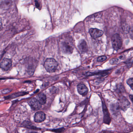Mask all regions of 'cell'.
<instances>
[{"instance_id": "10", "label": "cell", "mask_w": 133, "mask_h": 133, "mask_svg": "<svg viewBox=\"0 0 133 133\" xmlns=\"http://www.w3.org/2000/svg\"><path fill=\"white\" fill-rule=\"evenodd\" d=\"M37 100L41 104L44 105L46 101V96L43 93H41L38 95L37 96Z\"/></svg>"}, {"instance_id": "16", "label": "cell", "mask_w": 133, "mask_h": 133, "mask_svg": "<svg viewBox=\"0 0 133 133\" xmlns=\"http://www.w3.org/2000/svg\"><path fill=\"white\" fill-rule=\"evenodd\" d=\"M11 91H12L11 89H4L2 91V93L3 94H8L9 93V92H10Z\"/></svg>"}, {"instance_id": "6", "label": "cell", "mask_w": 133, "mask_h": 133, "mask_svg": "<svg viewBox=\"0 0 133 133\" xmlns=\"http://www.w3.org/2000/svg\"><path fill=\"white\" fill-rule=\"evenodd\" d=\"M89 32L91 36L94 38L100 37L103 35V34L102 31L96 28H91L90 29Z\"/></svg>"}, {"instance_id": "7", "label": "cell", "mask_w": 133, "mask_h": 133, "mask_svg": "<svg viewBox=\"0 0 133 133\" xmlns=\"http://www.w3.org/2000/svg\"><path fill=\"white\" fill-rule=\"evenodd\" d=\"M46 119L45 114L43 112H37L35 114L34 117V121L37 123L43 122Z\"/></svg>"}, {"instance_id": "13", "label": "cell", "mask_w": 133, "mask_h": 133, "mask_svg": "<svg viewBox=\"0 0 133 133\" xmlns=\"http://www.w3.org/2000/svg\"><path fill=\"white\" fill-rule=\"evenodd\" d=\"M121 102L122 103V107H127V106L129 104V103L127 99L125 98H123L122 99V100L121 101Z\"/></svg>"}, {"instance_id": "1", "label": "cell", "mask_w": 133, "mask_h": 133, "mask_svg": "<svg viewBox=\"0 0 133 133\" xmlns=\"http://www.w3.org/2000/svg\"><path fill=\"white\" fill-rule=\"evenodd\" d=\"M44 67L47 72H54L57 69L58 63L54 59L49 58L46 60L44 63Z\"/></svg>"}, {"instance_id": "15", "label": "cell", "mask_w": 133, "mask_h": 133, "mask_svg": "<svg viewBox=\"0 0 133 133\" xmlns=\"http://www.w3.org/2000/svg\"><path fill=\"white\" fill-rule=\"evenodd\" d=\"M107 57L105 56H101V57H98L97 59V60L99 62H103L105 60L107 59Z\"/></svg>"}, {"instance_id": "5", "label": "cell", "mask_w": 133, "mask_h": 133, "mask_svg": "<svg viewBox=\"0 0 133 133\" xmlns=\"http://www.w3.org/2000/svg\"><path fill=\"white\" fill-rule=\"evenodd\" d=\"M103 109V115H104V122L105 124H109L111 121V119L110 118V115L107 108L105 103L104 101H102Z\"/></svg>"}, {"instance_id": "19", "label": "cell", "mask_w": 133, "mask_h": 133, "mask_svg": "<svg viewBox=\"0 0 133 133\" xmlns=\"http://www.w3.org/2000/svg\"><path fill=\"white\" fill-rule=\"evenodd\" d=\"M37 133L35 132H31V133Z\"/></svg>"}, {"instance_id": "4", "label": "cell", "mask_w": 133, "mask_h": 133, "mask_svg": "<svg viewBox=\"0 0 133 133\" xmlns=\"http://www.w3.org/2000/svg\"><path fill=\"white\" fill-rule=\"evenodd\" d=\"M28 103L31 108L34 110H39L41 107V105L37 99L33 98L28 101Z\"/></svg>"}, {"instance_id": "14", "label": "cell", "mask_w": 133, "mask_h": 133, "mask_svg": "<svg viewBox=\"0 0 133 133\" xmlns=\"http://www.w3.org/2000/svg\"><path fill=\"white\" fill-rule=\"evenodd\" d=\"M127 83L133 90V78H130L127 80Z\"/></svg>"}, {"instance_id": "17", "label": "cell", "mask_w": 133, "mask_h": 133, "mask_svg": "<svg viewBox=\"0 0 133 133\" xmlns=\"http://www.w3.org/2000/svg\"><path fill=\"white\" fill-rule=\"evenodd\" d=\"M130 36L131 37V38L133 40V28H132L130 29L129 31Z\"/></svg>"}, {"instance_id": "18", "label": "cell", "mask_w": 133, "mask_h": 133, "mask_svg": "<svg viewBox=\"0 0 133 133\" xmlns=\"http://www.w3.org/2000/svg\"><path fill=\"white\" fill-rule=\"evenodd\" d=\"M129 97H130V99L131 100V101H132V102L133 103V95H130L129 96Z\"/></svg>"}, {"instance_id": "9", "label": "cell", "mask_w": 133, "mask_h": 133, "mask_svg": "<svg viewBox=\"0 0 133 133\" xmlns=\"http://www.w3.org/2000/svg\"><path fill=\"white\" fill-rule=\"evenodd\" d=\"M78 47L79 50L82 52H86L88 51V48L87 43L84 40H82L79 42Z\"/></svg>"}, {"instance_id": "3", "label": "cell", "mask_w": 133, "mask_h": 133, "mask_svg": "<svg viewBox=\"0 0 133 133\" xmlns=\"http://www.w3.org/2000/svg\"><path fill=\"white\" fill-rule=\"evenodd\" d=\"M12 66V60L11 59L4 58L0 63L1 68L5 71L8 70Z\"/></svg>"}, {"instance_id": "12", "label": "cell", "mask_w": 133, "mask_h": 133, "mask_svg": "<svg viewBox=\"0 0 133 133\" xmlns=\"http://www.w3.org/2000/svg\"><path fill=\"white\" fill-rule=\"evenodd\" d=\"M27 93H25V92H18V93L11 95L10 96L5 97V98L6 99H11V98H16L19 96H23V95H25Z\"/></svg>"}, {"instance_id": "2", "label": "cell", "mask_w": 133, "mask_h": 133, "mask_svg": "<svg viewBox=\"0 0 133 133\" xmlns=\"http://www.w3.org/2000/svg\"><path fill=\"white\" fill-rule=\"evenodd\" d=\"M112 43L115 50H119L122 45V40L118 34H115L112 37Z\"/></svg>"}, {"instance_id": "11", "label": "cell", "mask_w": 133, "mask_h": 133, "mask_svg": "<svg viewBox=\"0 0 133 133\" xmlns=\"http://www.w3.org/2000/svg\"><path fill=\"white\" fill-rule=\"evenodd\" d=\"M63 49L66 53H72V47L68 43H64L62 45Z\"/></svg>"}, {"instance_id": "8", "label": "cell", "mask_w": 133, "mask_h": 133, "mask_svg": "<svg viewBox=\"0 0 133 133\" xmlns=\"http://www.w3.org/2000/svg\"><path fill=\"white\" fill-rule=\"evenodd\" d=\"M77 90L80 95L85 96L88 92V88L84 84H80L77 86Z\"/></svg>"}]
</instances>
